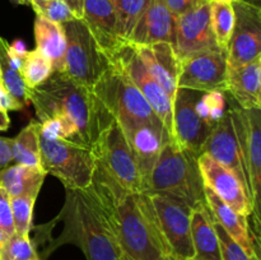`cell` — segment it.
Wrapping results in <instances>:
<instances>
[{"label": "cell", "instance_id": "cell-1", "mask_svg": "<svg viewBox=\"0 0 261 260\" xmlns=\"http://www.w3.org/2000/svg\"><path fill=\"white\" fill-rule=\"evenodd\" d=\"M101 209L122 251L133 260H161L166 255L147 193L132 194L96 163L84 189Z\"/></svg>", "mask_w": 261, "mask_h": 260}, {"label": "cell", "instance_id": "cell-2", "mask_svg": "<svg viewBox=\"0 0 261 260\" xmlns=\"http://www.w3.org/2000/svg\"><path fill=\"white\" fill-rule=\"evenodd\" d=\"M28 102L35 107L38 122L56 115L69 117L76 125L82 143L92 147L112 115L92 89L71 81L64 71H54L47 81L28 91Z\"/></svg>", "mask_w": 261, "mask_h": 260}, {"label": "cell", "instance_id": "cell-3", "mask_svg": "<svg viewBox=\"0 0 261 260\" xmlns=\"http://www.w3.org/2000/svg\"><path fill=\"white\" fill-rule=\"evenodd\" d=\"M59 242L78 245L87 260H122V250L101 209L84 190H66Z\"/></svg>", "mask_w": 261, "mask_h": 260}, {"label": "cell", "instance_id": "cell-4", "mask_svg": "<svg viewBox=\"0 0 261 260\" xmlns=\"http://www.w3.org/2000/svg\"><path fill=\"white\" fill-rule=\"evenodd\" d=\"M198 158L175 139L166 140L145 183L144 193L171 196L191 208L206 204Z\"/></svg>", "mask_w": 261, "mask_h": 260}, {"label": "cell", "instance_id": "cell-5", "mask_svg": "<svg viewBox=\"0 0 261 260\" xmlns=\"http://www.w3.org/2000/svg\"><path fill=\"white\" fill-rule=\"evenodd\" d=\"M92 91L105 109L119 122H144L157 127L161 132L168 133L142 92L122 69L111 61Z\"/></svg>", "mask_w": 261, "mask_h": 260}, {"label": "cell", "instance_id": "cell-6", "mask_svg": "<svg viewBox=\"0 0 261 260\" xmlns=\"http://www.w3.org/2000/svg\"><path fill=\"white\" fill-rule=\"evenodd\" d=\"M231 103V102H229ZM233 124L240 155L251 201V219L256 240L260 229L261 186V110H244L234 101L227 110Z\"/></svg>", "mask_w": 261, "mask_h": 260}, {"label": "cell", "instance_id": "cell-7", "mask_svg": "<svg viewBox=\"0 0 261 260\" xmlns=\"http://www.w3.org/2000/svg\"><path fill=\"white\" fill-rule=\"evenodd\" d=\"M41 167L63 183L66 190H84L93 177L96 158L89 147L64 139H47L40 134Z\"/></svg>", "mask_w": 261, "mask_h": 260}, {"label": "cell", "instance_id": "cell-8", "mask_svg": "<svg viewBox=\"0 0 261 260\" xmlns=\"http://www.w3.org/2000/svg\"><path fill=\"white\" fill-rule=\"evenodd\" d=\"M91 149L97 165L101 166L125 190L132 194L144 191V183L137 161L121 125L115 117L102 127Z\"/></svg>", "mask_w": 261, "mask_h": 260}, {"label": "cell", "instance_id": "cell-9", "mask_svg": "<svg viewBox=\"0 0 261 260\" xmlns=\"http://www.w3.org/2000/svg\"><path fill=\"white\" fill-rule=\"evenodd\" d=\"M63 28L66 38L64 73L75 83L92 89L109 66V58L82 19L64 23Z\"/></svg>", "mask_w": 261, "mask_h": 260}, {"label": "cell", "instance_id": "cell-10", "mask_svg": "<svg viewBox=\"0 0 261 260\" xmlns=\"http://www.w3.org/2000/svg\"><path fill=\"white\" fill-rule=\"evenodd\" d=\"M166 254L177 260H194L191 212L188 204L162 194L147 193Z\"/></svg>", "mask_w": 261, "mask_h": 260}, {"label": "cell", "instance_id": "cell-11", "mask_svg": "<svg viewBox=\"0 0 261 260\" xmlns=\"http://www.w3.org/2000/svg\"><path fill=\"white\" fill-rule=\"evenodd\" d=\"M111 63L122 69L130 81L142 92L144 98L165 125L168 134L173 138V105L158 82L149 74L142 59L129 42H121L106 54ZM175 139V138H173ZM176 140V139H175Z\"/></svg>", "mask_w": 261, "mask_h": 260}, {"label": "cell", "instance_id": "cell-12", "mask_svg": "<svg viewBox=\"0 0 261 260\" xmlns=\"http://www.w3.org/2000/svg\"><path fill=\"white\" fill-rule=\"evenodd\" d=\"M234 28L227 51V68H239L261 56V8L233 0Z\"/></svg>", "mask_w": 261, "mask_h": 260}, {"label": "cell", "instance_id": "cell-13", "mask_svg": "<svg viewBox=\"0 0 261 260\" xmlns=\"http://www.w3.org/2000/svg\"><path fill=\"white\" fill-rule=\"evenodd\" d=\"M177 88L196 92L227 91V55L222 51H204L180 59Z\"/></svg>", "mask_w": 261, "mask_h": 260}, {"label": "cell", "instance_id": "cell-14", "mask_svg": "<svg viewBox=\"0 0 261 260\" xmlns=\"http://www.w3.org/2000/svg\"><path fill=\"white\" fill-rule=\"evenodd\" d=\"M203 92L177 88L173 99V138L176 142L199 157L213 127L206 124L195 110L196 101Z\"/></svg>", "mask_w": 261, "mask_h": 260}, {"label": "cell", "instance_id": "cell-15", "mask_svg": "<svg viewBox=\"0 0 261 260\" xmlns=\"http://www.w3.org/2000/svg\"><path fill=\"white\" fill-rule=\"evenodd\" d=\"M212 0H203L194 9L177 17L175 51L178 59L204 51H221L211 20Z\"/></svg>", "mask_w": 261, "mask_h": 260}, {"label": "cell", "instance_id": "cell-16", "mask_svg": "<svg viewBox=\"0 0 261 260\" xmlns=\"http://www.w3.org/2000/svg\"><path fill=\"white\" fill-rule=\"evenodd\" d=\"M198 165L203 183L237 213L249 218L251 216V201L246 188L236 175L205 153L199 155Z\"/></svg>", "mask_w": 261, "mask_h": 260}, {"label": "cell", "instance_id": "cell-17", "mask_svg": "<svg viewBox=\"0 0 261 260\" xmlns=\"http://www.w3.org/2000/svg\"><path fill=\"white\" fill-rule=\"evenodd\" d=\"M119 124L121 125L122 132L132 148L145 188V183L161 154L163 143L173 138H171L168 133L161 132L157 127L144 122L127 121Z\"/></svg>", "mask_w": 261, "mask_h": 260}, {"label": "cell", "instance_id": "cell-18", "mask_svg": "<svg viewBox=\"0 0 261 260\" xmlns=\"http://www.w3.org/2000/svg\"><path fill=\"white\" fill-rule=\"evenodd\" d=\"M177 17L161 0H152L135 24L127 42L134 46H148L167 42L175 47Z\"/></svg>", "mask_w": 261, "mask_h": 260}, {"label": "cell", "instance_id": "cell-19", "mask_svg": "<svg viewBox=\"0 0 261 260\" xmlns=\"http://www.w3.org/2000/svg\"><path fill=\"white\" fill-rule=\"evenodd\" d=\"M201 153L208 154L219 165L233 172L247 190L246 177H245L244 166H242L241 155H240L239 144H237L233 124H232L228 111H226L224 116L213 126L208 139L204 143Z\"/></svg>", "mask_w": 261, "mask_h": 260}, {"label": "cell", "instance_id": "cell-20", "mask_svg": "<svg viewBox=\"0 0 261 260\" xmlns=\"http://www.w3.org/2000/svg\"><path fill=\"white\" fill-rule=\"evenodd\" d=\"M134 48L150 75L162 87L173 105L180 71V59L175 47L171 43L158 42L148 46H134Z\"/></svg>", "mask_w": 261, "mask_h": 260}, {"label": "cell", "instance_id": "cell-21", "mask_svg": "<svg viewBox=\"0 0 261 260\" xmlns=\"http://www.w3.org/2000/svg\"><path fill=\"white\" fill-rule=\"evenodd\" d=\"M244 110H261V56L239 66L227 68V91Z\"/></svg>", "mask_w": 261, "mask_h": 260}, {"label": "cell", "instance_id": "cell-22", "mask_svg": "<svg viewBox=\"0 0 261 260\" xmlns=\"http://www.w3.org/2000/svg\"><path fill=\"white\" fill-rule=\"evenodd\" d=\"M82 20L105 54L121 43L117 36L116 14L111 0H84Z\"/></svg>", "mask_w": 261, "mask_h": 260}, {"label": "cell", "instance_id": "cell-23", "mask_svg": "<svg viewBox=\"0 0 261 260\" xmlns=\"http://www.w3.org/2000/svg\"><path fill=\"white\" fill-rule=\"evenodd\" d=\"M204 196H205V203L211 211L212 217L226 229L227 233L239 245H241L242 249L250 255H259L257 247L255 245L252 235L250 233V226L247 217L237 213L234 209L227 203H224L209 186L204 184Z\"/></svg>", "mask_w": 261, "mask_h": 260}, {"label": "cell", "instance_id": "cell-24", "mask_svg": "<svg viewBox=\"0 0 261 260\" xmlns=\"http://www.w3.org/2000/svg\"><path fill=\"white\" fill-rule=\"evenodd\" d=\"M191 239L195 252L194 260H222L213 217L206 204L193 208Z\"/></svg>", "mask_w": 261, "mask_h": 260}, {"label": "cell", "instance_id": "cell-25", "mask_svg": "<svg viewBox=\"0 0 261 260\" xmlns=\"http://www.w3.org/2000/svg\"><path fill=\"white\" fill-rule=\"evenodd\" d=\"M35 41L36 48L50 60L53 70L64 71L66 38L63 24L36 15Z\"/></svg>", "mask_w": 261, "mask_h": 260}, {"label": "cell", "instance_id": "cell-26", "mask_svg": "<svg viewBox=\"0 0 261 260\" xmlns=\"http://www.w3.org/2000/svg\"><path fill=\"white\" fill-rule=\"evenodd\" d=\"M46 172L43 170L13 165L0 171V188L4 189L10 198L23 195L38 196Z\"/></svg>", "mask_w": 261, "mask_h": 260}, {"label": "cell", "instance_id": "cell-27", "mask_svg": "<svg viewBox=\"0 0 261 260\" xmlns=\"http://www.w3.org/2000/svg\"><path fill=\"white\" fill-rule=\"evenodd\" d=\"M38 129L40 122L37 120L31 121L20 130L14 139H12V162H15V165L42 170Z\"/></svg>", "mask_w": 261, "mask_h": 260}, {"label": "cell", "instance_id": "cell-28", "mask_svg": "<svg viewBox=\"0 0 261 260\" xmlns=\"http://www.w3.org/2000/svg\"><path fill=\"white\" fill-rule=\"evenodd\" d=\"M0 83L23 105L28 102V88L20 75V68L8 54V42L0 37Z\"/></svg>", "mask_w": 261, "mask_h": 260}, {"label": "cell", "instance_id": "cell-29", "mask_svg": "<svg viewBox=\"0 0 261 260\" xmlns=\"http://www.w3.org/2000/svg\"><path fill=\"white\" fill-rule=\"evenodd\" d=\"M116 14L117 36L121 42H127L135 24L152 0H111Z\"/></svg>", "mask_w": 261, "mask_h": 260}, {"label": "cell", "instance_id": "cell-30", "mask_svg": "<svg viewBox=\"0 0 261 260\" xmlns=\"http://www.w3.org/2000/svg\"><path fill=\"white\" fill-rule=\"evenodd\" d=\"M211 20L219 50L227 55L234 28V10L232 4L211 3Z\"/></svg>", "mask_w": 261, "mask_h": 260}, {"label": "cell", "instance_id": "cell-31", "mask_svg": "<svg viewBox=\"0 0 261 260\" xmlns=\"http://www.w3.org/2000/svg\"><path fill=\"white\" fill-rule=\"evenodd\" d=\"M53 73L54 70L50 60L41 51H38L37 48L27 51L22 61L20 75L28 88L32 89L38 87L47 81Z\"/></svg>", "mask_w": 261, "mask_h": 260}, {"label": "cell", "instance_id": "cell-32", "mask_svg": "<svg viewBox=\"0 0 261 260\" xmlns=\"http://www.w3.org/2000/svg\"><path fill=\"white\" fill-rule=\"evenodd\" d=\"M195 110L199 116L212 127L226 114V94L221 91L201 93L196 101Z\"/></svg>", "mask_w": 261, "mask_h": 260}, {"label": "cell", "instance_id": "cell-33", "mask_svg": "<svg viewBox=\"0 0 261 260\" xmlns=\"http://www.w3.org/2000/svg\"><path fill=\"white\" fill-rule=\"evenodd\" d=\"M28 235L14 233L5 241L0 250V260H38Z\"/></svg>", "mask_w": 261, "mask_h": 260}, {"label": "cell", "instance_id": "cell-34", "mask_svg": "<svg viewBox=\"0 0 261 260\" xmlns=\"http://www.w3.org/2000/svg\"><path fill=\"white\" fill-rule=\"evenodd\" d=\"M37 196L23 195L10 198L13 221H14L15 233L28 235L32 227L33 206Z\"/></svg>", "mask_w": 261, "mask_h": 260}, {"label": "cell", "instance_id": "cell-35", "mask_svg": "<svg viewBox=\"0 0 261 260\" xmlns=\"http://www.w3.org/2000/svg\"><path fill=\"white\" fill-rule=\"evenodd\" d=\"M36 15L42 17L50 22L64 24L66 22L76 19L70 8L63 0H33L30 3Z\"/></svg>", "mask_w": 261, "mask_h": 260}, {"label": "cell", "instance_id": "cell-36", "mask_svg": "<svg viewBox=\"0 0 261 260\" xmlns=\"http://www.w3.org/2000/svg\"><path fill=\"white\" fill-rule=\"evenodd\" d=\"M214 229H216L217 237L219 242V250H221L222 260H252L241 245L237 244L231 236L226 232V229L213 218ZM257 255V254H256Z\"/></svg>", "mask_w": 261, "mask_h": 260}, {"label": "cell", "instance_id": "cell-37", "mask_svg": "<svg viewBox=\"0 0 261 260\" xmlns=\"http://www.w3.org/2000/svg\"><path fill=\"white\" fill-rule=\"evenodd\" d=\"M0 229L8 237L15 233L12 205H10V196L2 188H0Z\"/></svg>", "mask_w": 261, "mask_h": 260}, {"label": "cell", "instance_id": "cell-38", "mask_svg": "<svg viewBox=\"0 0 261 260\" xmlns=\"http://www.w3.org/2000/svg\"><path fill=\"white\" fill-rule=\"evenodd\" d=\"M165 4V7L176 17L185 14L190 12L191 9L200 4L203 0H161Z\"/></svg>", "mask_w": 261, "mask_h": 260}, {"label": "cell", "instance_id": "cell-39", "mask_svg": "<svg viewBox=\"0 0 261 260\" xmlns=\"http://www.w3.org/2000/svg\"><path fill=\"white\" fill-rule=\"evenodd\" d=\"M24 107L22 102L15 99L4 87L0 84V112L19 111Z\"/></svg>", "mask_w": 261, "mask_h": 260}, {"label": "cell", "instance_id": "cell-40", "mask_svg": "<svg viewBox=\"0 0 261 260\" xmlns=\"http://www.w3.org/2000/svg\"><path fill=\"white\" fill-rule=\"evenodd\" d=\"M12 162V139L0 137V170Z\"/></svg>", "mask_w": 261, "mask_h": 260}, {"label": "cell", "instance_id": "cell-41", "mask_svg": "<svg viewBox=\"0 0 261 260\" xmlns=\"http://www.w3.org/2000/svg\"><path fill=\"white\" fill-rule=\"evenodd\" d=\"M63 2L70 8V10L73 12V14L75 15L76 19H82L84 0H63Z\"/></svg>", "mask_w": 261, "mask_h": 260}, {"label": "cell", "instance_id": "cell-42", "mask_svg": "<svg viewBox=\"0 0 261 260\" xmlns=\"http://www.w3.org/2000/svg\"><path fill=\"white\" fill-rule=\"evenodd\" d=\"M10 125V119L8 112H0V130H7Z\"/></svg>", "mask_w": 261, "mask_h": 260}, {"label": "cell", "instance_id": "cell-43", "mask_svg": "<svg viewBox=\"0 0 261 260\" xmlns=\"http://www.w3.org/2000/svg\"><path fill=\"white\" fill-rule=\"evenodd\" d=\"M7 240H8V236L2 231V229H0V250H2V247L4 246V244Z\"/></svg>", "mask_w": 261, "mask_h": 260}, {"label": "cell", "instance_id": "cell-44", "mask_svg": "<svg viewBox=\"0 0 261 260\" xmlns=\"http://www.w3.org/2000/svg\"><path fill=\"white\" fill-rule=\"evenodd\" d=\"M13 3H15V4H22V5H30L31 2H33V0H12Z\"/></svg>", "mask_w": 261, "mask_h": 260}, {"label": "cell", "instance_id": "cell-45", "mask_svg": "<svg viewBox=\"0 0 261 260\" xmlns=\"http://www.w3.org/2000/svg\"><path fill=\"white\" fill-rule=\"evenodd\" d=\"M161 260H177V259H176V257L173 256V255L166 254V255H163L162 257H161Z\"/></svg>", "mask_w": 261, "mask_h": 260}, {"label": "cell", "instance_id": "cell-46", "mask_svg": "<svg viewBox=\"0 0 261 260\" xmlns=\"http://www.w3.org/2000/svg\"><path fill=\"white\" fill-rule=\"evenodd\" d=\"M214 3H223V4H232L233 0H212Z\"/></svg>", "mask_w": 261, "mask_h": 260}, {"label": "cell", "instance_id": "cell-47", "mask_svg": "<svg viewBox=\"0 0 261 260\" xmlns=\"http://www.w3.org/2000/svg\"><path fill=\"white\" fill-rule=\"evenodd\" d=\"M122 260H133V259L130 256H127V255L125 254V252H122Z\"/></svg>", "mask_w": 261, "mask_h": 260}, {"label": "cell", "instance_id": "cell-48", "mask_svg": "<svg viewBox=\"0 0 261 260\" xmlns=\"http://www.w3.org/2000/svg\"><path fill=\"white\" fill-rule=\"evenodd\" d=\"M38 260H41V259H38Z\"/></svg>", "mask_w": 261, "mask_h": 260}, {"label": "cell", "instance_id": "cell-49", "mask_svg": "<svg viewBox=\"0 0 261 260\" xmlns=\"http://www.w3.org/2000/svg\"><path fill=\"white\" fill-rule=\"evenodd\" d=\"M0 84H2V83H0Z\"/></svg>", "mask_w": 261, "mask_h": 260}, {"label": "cell", "instance_id": "cell-50", "mask_svg": "<svg viewBox=\"0 0 261 260\" xmlns=\"http://www.w3.org/2000/svg\"><path fill=\"white\" fill-rule=\"evenodd\" d=\"M0 171H2V170H0Z\"/></svg>", "mask_w": 261, "mask_h": 260}]
</instances>
